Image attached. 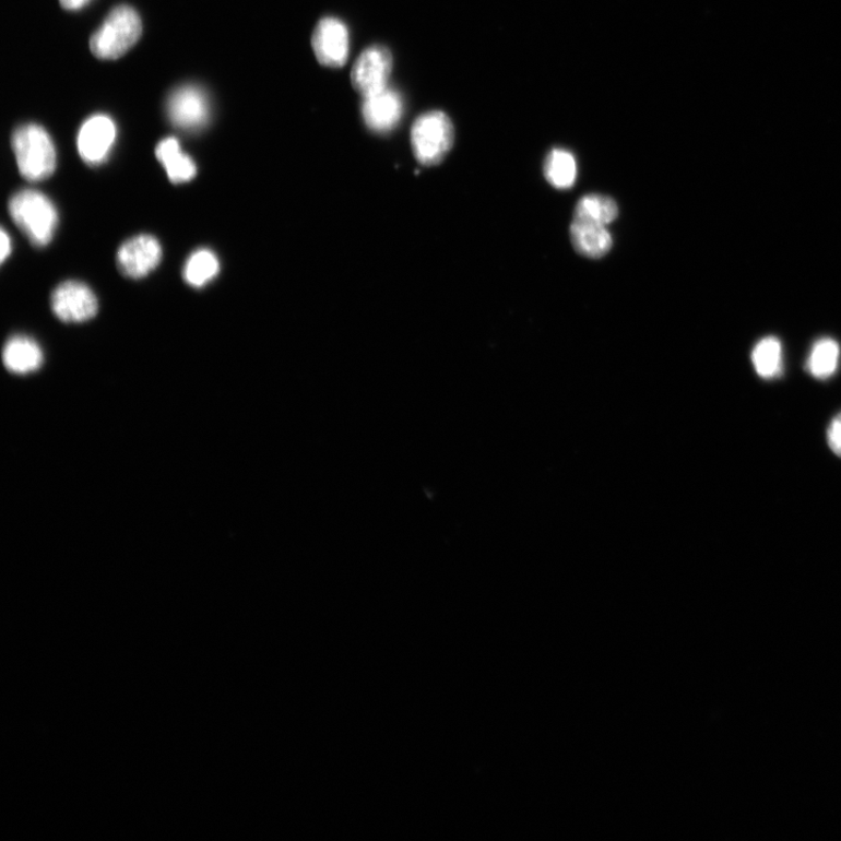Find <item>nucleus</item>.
Here are the masks:
<instances>
[{"mask_svg": "<svg viewBox=\"0 0 841 841\" xmlns=\"http://www.w3.org/2000/svg\"><path fill=\"white\" fill-rule=\"evenodd\" d=\"M12 221L37 247L54 240L59 223L58 211L48 197L36 190L16 192L10 200Z\"/></svg>", "mask_w": 841, "mask_h": 841, "instance_id": "f257e3e1", "label": "nucleus"}, {"mask_svg": "<svg viewBox=\"0 0 841 841\" xmlns=\"http://www.w3.org/2000/svg\"><path fill=\"white\" fill-rule=\"evenodd\" d=\"M12 147L21 175L42 181L56 171L57 150L48 132L37 125H25L12 134Z\"/></svg>", "mask_w": 841, "mask_h": 841, "instance_id": "f03ea898", "label": "nucleus"}, {"mask_svg": "<svg viewBox=\"0 0 841 841\" xmlns=\"http://www.w3.org/2000/svg\"><path fill=\"white\" fill-rule=\"evenodd\" d=\"M142 35L140 15L132 8H115L91 39L93 55L103 60H115L125 56Z\"/></svg>", "mask_w": 841, "mask_h": 841, "instance_id": "7ed1b4c3", "label": "nucleus"}, {"mask_svg": "<svg viewBox=\"0 0 841 841\" xmlns=\"http://www.w3.org/2000/svg\"><path fill=\"white\" fill-rule=\"evenodd\" d=\"M415 157L420 164L440 163L455 141V128L441 110H431L417 117L411 132Z\"/></svg>", "mask_w": 841, "mask_h": 841, "instance_id": "20e7f679", "label": "nucleus"}, {"mask_svg": "<svg viewBox=\"0 0 841 841\" xmlns=\"http://www.w3.org/2000/svg\"><path fill=\"white\" fill-rule=\"evenodd\" d=\"M393 64V55L389 48L383 45L367 47L352 67L353 88L364 97L389 87Z\"/></svg>", "mask_w": 841, "mask_h": 841, "instance_id": "39448f33", "label": "nucleus"}, {"mask_svg": "<svg viewBox=\"0 0 841 841\" xmlns=\"http://www.w3.org/2000/svg\"><path fill=\"white\" fill-rule=\"evenodd\" d=\"M311 46L319 63L328 69H342L350 57L348 26L336 16H324L312 32Z\"/></svg>", "mask_w": 841, "mask_h": 841, "instance_id": "423d86ee", "label": "nucleus"}, {"mask_svg": "<svg viewBox=\"0 0 841 841\" xmlns=\"http://www.w3.org/2000/svg\"><path fill=\"white\" fill-rule=\"evenodd\" d=\"M167 115L171 123L182 131L204 129L210 120V105L205 92L197 86H182L167 99Z\"/></svg>", "mask_w": 841, "mask_h": 841, "instance_id": "0eeeda50", "label": "nucleus"}, {"mask_svg": "<svg viewBox=\"0 0 841 841\" xmlns=\"http://www.w3.org/2000/svg\"><path fill=\"white\" fill-rule=\"evenodd\" d=\"M55 315L64 323L90 321L98 311V301L88 285L67 281L59 285L50 297Z\"/></svg>", "mask_w": 841, "mask_h": 841, "instance_id": "6e6552de", "label": "nucleus"}, {"mask_svg": "<svg viewBox=\"0 0 841 841\" xmlns=\"http://www.w3.org/2000/svg\"><path fill=\"white\" fill-rule=\"evenodd\" d=\"M405 110V98L391 86L363 97V120L369 130L377 133L393 131L400 125Z\"/></svg>", "mask_w": 841, "mask_h": 841, "instance_id": "1a4fd4ad", "label": "nucleus"}, {"mask_svg": "<svg viewBox=\"0 0 841 841\" xmlns=\"http://www.w3.org/2000/svg\"><path fill=\"white\" fill-rule=\"evenodd\" d=\"M163 250L153 235L142 234L126 241L117 251V266L132 280L147 276L161 263Z\"/></svg>", "mask_w": 841, "mask_h": 841, "instance_id": "9d476101", "label": "nucleus"}, {"mask_svg": "<svg viewBox=\"0 0 841 841\" xmlns=\"http://www.w3.org/2000/svg\"><path fill=\"white\" fill-rule=\"evenodd\" d=\"M116 126L110 117L95 115L84 122L78 137L79 154L83 162L96 166L109 156L116 140Z\"/></svg>", "mask_w": 841, "mask_h": 841, "instance_id": "9b49d317", "label": "nucleus"}, {"mask_svg": "<svg viewBox=\"0 0 841 841\" xmlns=\"http://www.w3.org/2000/svg\"><path fill=\"white\" fill-rule=\"evenodd\" d=\"M570 239L579 254L589 259L607 256L613 247L607 226L575 217L570 226Z\"/></svg>", "mask_w": 841, "mask_h": 841, "instance_id": "f8f14e48", "label": "nucleus"}, {"mask_svg": "<svg viewBox=\"0 0 841 841\" xmlns=\"http://www.w3.org/2000/svg\"><path fill=\"white\" fill-rule=\"evenodd\" d=\"M3 362L10 372L28 375L36 372L44 363L39 344L26 335H14L3 350Z\"/></svg>", "mask_w": 841, "mask_h": 841, "instance_id": "ddd939ff", "label": "nucleus"}, {"mask_svg": "<svg viewBox=\"0 0 841 841\" xmlns=\"http://www.w3.org/2000/svg\"><path fill=\"white\" fill-rule=\"evenodd\" d=\"M156 156L174 183L188 182L197 176V165L190 156L182 153L177 139L163 140L156 147Z\"/></svg>", "mask_w": 841, "mask_h": 841, "instance_id": "4468645a", "label": "nucleus"}, {"mask_svg": "<svg viewBox=\"0 0 841 841\" xmlns=\"http://www.w3.org/2000/svg\"><path fill=\"white\" fill-rule=\"evenodd\" d=\"M544 174L553 188L567 190L575 187L578 178V165L573 154L564 149H554L548 154Z\"/></svg>", "mask_w": 841, "mask_h": 841, "instance_id": "2eb2a0df", "label": "nucleus"}, {"mask_svg": "<svg viewBox=\"0 0 841 841\" xmlns=\"http://www.w3.org/2000/svg\"><path fill=\"white\" fill-rule=\"evenodd\" d=\"M221 272V263L210 249H199L183 266L182 276L193 288H203Z\"/></svg>", "mask_w": 841, "mask_h": 841, "instance_id": "dca6fc26", "label": "nucleus"}, {"mask_svg": "<svg viewBox=\"0 0 841 841\" xmlns=\"http://www.w3.org/2000/svg\"><path fill=\"white\" fill-rule=\"evenodd\" d=\"M618 216V206L616 201L607 196L588 194L578 203L575 217L582 221L608 226L614 223Z\"/></svg>", "mask_w": 841, "mask_h": 841, "instance_id": "f3484780", "label": "nucleus"}, {"mask_svg": "<svg viewBox=\"0 0 841 841\" xmlns=\"http://www.w3.org/2000/svg\"><path fill=\"white\" fill-rule=\"evenodd\" d=\"M840 358V347L831 339L818 341L807 359V369L817 379L826 380L834 375Z\"/></svg>", "mask_w": 841, "mask_h": 841, "instance_id": "a211bd4d", "label": "nucleus"}, {"mask_svg": "<svg viewBox=\"0 0 841 841\" xmlns=\"http://www.w3.org/2000/svg\"><path fill=\"white\" fill-rule=\"evenodd\" d=\"M757 375L765 379L775 378L782 367V345L775 336H767L757 344L751 355Z\"/></svg>", "mask_w": 841, "mask_h": 841, "instance_id": "6ab92c4d", "label": "nucleus"}, {"mask_svg": "<svg viewBox=\"0 0 841 841\" xmlns=\"http://www.w3.org/2000/svg\"><path fill=\"white\" fill-rule=\"evenodd\" d=\"M828 442L836 455L841 458V413L832 419L828 429Z\"/></svg>", "mask_w": 841, "mask_h": 841, "instance_id": "aec40b11", "label": "nucleus"}, {"mask_svg": "<svg viewBox=\"0 0 841 841\" xmlns=\"http://www.w3.org/2000/svg\"><path fill=\"white\" fill-rule=\"evenodd\" d=\"M91 0H60V4L66 10H79L86 5Z\"/></svg>", "mask_w": 841, "mask_h": 841, "instance_id": "412c9836", "label": "nucleus"}, {"mask_svg": "<svg viewBox=\"0 0 841 841\" xmlns=\"http://www.w3.org/2000/svg\"><path fill=\"white\" fill-rule=\"evenodd\" d=\"M11 254V239L5 232V229L2 230V252H0V257H2V262L4 263L8 257Z\"/></svg>", "mask_w": 841, "mask_h": 841, "instance_id": "4be33fe9", "label": "nucleus"}]
</instances>
